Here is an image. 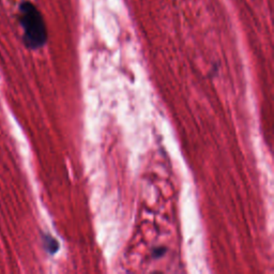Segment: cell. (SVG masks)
Masks as SVG:
<instances>
[{
    "label": "cell",
    "instance_id": "1",
    "mask_svg": "<svg viewBox=\"0 0 274 274\" xmlns=\"http://www.w3.org/2000/svg\"><path fill=\"white\" fill-rule=\"evenodd\" d=\"M20 22L24 36L22 41L30 50L44 46L48 41V29L39 9L30 2H22L20 6Z\"/></svg>",
    "mask_w": 274,
    "mask_h": 274
},
{
    "label": "cell",
    "instance_id": "2",
    "mask_svg": "<svg viewBox=\"0 0 274 274\" xmlns=\"http://www.w3.org/2000/svg\"><path fill=\"white\" fill-rule=\"evenodd\" d=\"M42 240H43V246L48 254L54 255L58 252L59 243L54 237H52V236L48 234H44L42 236Z\"/></svg>",
    "mask_w": 274,
    "mask_h": 274
},
{
    "label": "cell",
    "instance_id": "3",
    "mask_svg": "<svg viewBox=\"0 0 274 274\" xmlns=\"http://www.w3.org/2000/svg\"><path fill=\"white\" fill-rule=\"evenodd\" d=\"M164 252H165V248H156V250H154V256H156V257H161V256H163Z\"/></svg>",
    "mask_w": 274,
    "mask_h": 274
}]
</instances>
